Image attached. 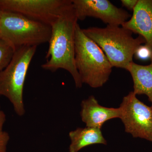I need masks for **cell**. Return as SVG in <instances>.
<instances>
[{"mask_svg": "<svg viewBox=\"0 0 152 152\" xmlns=\"http://www.w3.org/2000/svg\"><path fill=\"white\" fill-rule=\"evenodd\" d=\"M6 121V116L4 112L1 109L0 105V132L3 131L4 125Z\"/></svg>", "mask_w": 152, "mask_h": 152, "instance_id": "17", "label": "cell"}, {"mask_svg": "<svg viewBox=\"0 0 152 152\" xmlns=\"http://www.w3.org/2000/svg\"><path fill=\"white\" fill-rule=\"evenodd\" d=\"M152 55V52L146 45H141L136 50L134 55L136 58L139 60L150 59Z\"/></svg>", "mask_w": 152, "mask_h": 152, "instance_id": "14", "label": "cell"}, {"mask_svg": "<svg viewBox=\"0 0 152 152\" xmlns=\"http://www.w3.org/2000/svg\"><path fill=\"white\" fill-rule=\"evenodd\" d=\"M80 115L86 126L102 129L107 121L120 118L121 110L120 107H107L101 105L94 96L91 95L82 101Z\"/></svg>", "mask_w": 152, "mask_h": 152, "instance_id": "10", "label": "cell"}, {"mask_svg": "<svg viewBox=\"0 0 152 152\" xmlns=\"http://www.w3.org/2000/svg\"><path fill=\"white\" fill-rule=\"evenodd\" d=\"M15 51L10 44L0 37V72L8 65Z\"/></svg>", "mask_w": 152, "mask_h": 152, "instance_id": "13", "label": "cell"}, {"mask_svg": "<svg viewBox=\"0 0 152 152\" xmlns=\"http://www.w3.org/2000/svg\"><path fill=\"white\" fill-rule=\"evenodd\" d=\"M10 140V136L8 133L4 131L0 132V152H7Z\"/></svg>", "mask_w": 152, "mask_h": 152, "instance_id": "15", "label": "cell"}, {"mask_svg": "<svg viewBox=\"0 0 152 152\" xmlns=\"http://www.w3.org/2000/svg\"><path fill=\"white\" fill-rule=\"evenodd\" d=\"M75 62L82 83L94 88L102 87L108 80L112 65L94 42L84 33L77 23L75 33Z\"/></svg>", "mask_w": 152, "mask_h": 152, "instance_id": "3", "label": "cell"}, {"mask_svg": "<svg viewBox=\"0 0 152 152\" xmlns=\"http://www.w3.org/2000/svg\"><path fill=\"white\" fill-rule=\"evenodd\" d=\"M84 33L103 51L112 66L126 69L136 50L145 41L142 36L134 38L133 32L120 26L82 29Z\"/></svg>", "mask_w": 152, "mask_h": 152, "instance_id": "2", "label": "cell"}, {"mask_svg": "<svg viewBox=\"0 0 152 152\" xmlns=\"http://www.w3.org/2000/svg\"><path fill=\"white\" fill-rule=\"evenodd\" d=\"M120 119L126 132L134 138H140L152 142V107L138 99L133 91L123 98L119 107Z\"/></svg>", "mask_w": 152, "mask_h": 152, "instance_id": "7", "label": "cell"}, {"mask_svg": "<svg viewBox=\"0 0 152 152\" xmlns=\"http://www.w3.org/2000/svg\"><path fill=\"white\" fill-rule=\"evenodd\" d=\"M138 0H121L122 5L129 10H134Z\"/></svg>", "mask_w": 152, "mask_h": 152, "instance_id": "16", "label": "cell"}, {"mask_svg": "<svg viewBox=\"0 0 152 152\" xmlns=\"http://www.w3.org/2000/svg\"><path fill=\"white\" fill-rule=\"evenodd\" d=\"M133 12L122 26L143 37L152 52V0H138Z\"/></svg>", "mask_w": 152, "mask_h": 152, "instance_id": "9", "label": "cell"}, {"mask_svg": "<svg viewBox=\"0 0 152 152\" xmlns=\"http://www.w3.org/2000/svg\"><path fill=\"white\" fill-rule=\"evenodd\" d=\"M150 60L151 64L145 66L132 62L126 70L129 72L132 78L133 92L136 95H146L152 107V55Z\"/></svg>", "mask_w": 152, "mask_h": 152, "instance_id": "12", "label": "cell"}, {"mask_svg": "<svg viewBox=\"0 0 152 152\" xmlns=\"http://www.w3.org/2000/svg\"><path fill=\"white\" fill-rule=\"evenodd\" d=\"M37 46H24L15 50L8 65L0 72V97L7 98L19 116L26 113L23 100L25 80Z\"/></svg>", "mask_w": 152, "mask_h": 152, "instance_id": "4", "label": "cell"}, {"mask_svg": "<svg viewBox=\"0 0 152 152\" xmlns=\"http://www.w3.org/2000/svg\"><path fill=\"white\" fill-rule=\"evenodd\" d=\"M69 135L71 142L69 152H79L84 148L92 145L107 144L102 129L99 128L87 126L77 128L70 132Z\"/></svg>", "mask_w": 152, "mask_h": 152, "instance_id": "11", "label": "cell"}, {"mask_svg": "<svg viewBox=\"0 0 152 152\" xmlns=\"http://www.w3.org/2000/svg\"><path fill=\"white\" fill-rule=\"evenodd\" d=\"M2 12V11L1 10H0V20H1V16Z\"/></svg>", "mask_w": 152, "mask_h": 152, "instance_id": "18", "label": "cell"}, {"mask_svg": "<svg viewBox=\"0 0 152 152\" xmlns=\"http://www.w3.org/2000/svg\"><path fill=\"white\" fill-rule=\"evenodd\" d=\"M72 2L78 20L93 17L107 25L122 26L131 17L126 11L117 7L108 0H72Z\"/></svg>", "mask_w": 152, "mask_h": 152, "instance_id": "8", "label": "cell"}, {"mask_svg": "<svg viewBox=\"0 0 152 152\" xmlns=\"http://www.w3.org/2000/svg\"><path fill=\"white\" fill-rule=\"evenodd\" d=\"M77 21L74 10L61 17L51 26L47 61L41 67L53 72L60 69L68 71L76 88H81L83 83L75 62V33Z\"/></svg>", "mask_w": 152, "mask_h": 152, "instance_id": "1", "label": "cell"}, {"mask_svg": "<svg viewBox=\"0 0 152 152\" xmlns=\"http://www.w3.org/2000/svg\"><path fill=\"white\" fill-rule=\"evenodd\" d=\"M51 33L50 25L17 13L2 11L0 20V37L15 50L22 47H37L49 42Z\"/></svg>", "mask_w": 152, "mask_h": 152, "instance_id": "5", "label": "cell"}, {"mask_svg": "<svg viewBox=\"0 0 152 152\" xmlns=\"http://www.w3.org/2000/svg\"><path fill=\"white\" fill-rule=\"evenodd\" d=\"M0 10L50 26L74 11L72 0H0Z\"/></svg>", "mask_w": 152, "mask_h": 152, "instance_id": "6", "label": "cell"}]
</instances>
